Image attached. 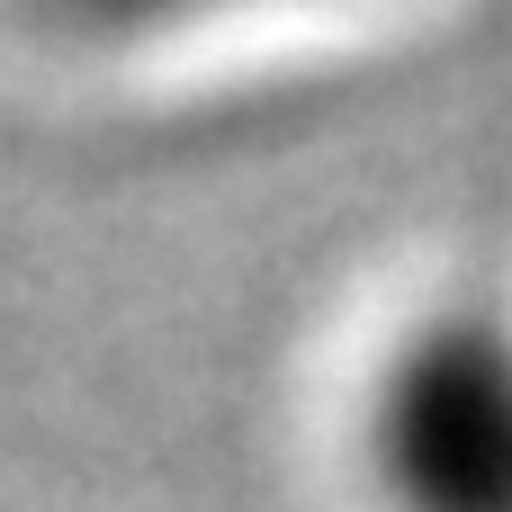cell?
Returning a JSON list of instances; mask_svg holds the SVG:
<instances>
[{"mask_svg":"<svg viewBox=\"0 0 512 512\" xmlns=\"http://www.w3.org/2000/svg\"><path fill=\"white\" fill-rule=\"evenodd\" d=\"M378 477L405 512H512V324L432 315L378 378Z\"/></svg>","mask_w":512,"mask_h":512,"instance_id":"1","label":"cell"}]
</instances>
